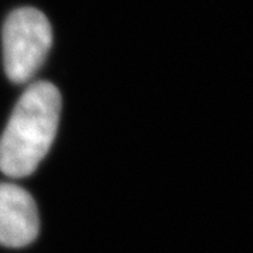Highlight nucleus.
I'll list each match as a JSON object with an SVG mask.
<instances>
[{
	"mask_svg": "<svg viewBox=\"0 0 253 253\" xmlns=\"http://www.w3.org/2000/svg\"><path fill=\"white\" fill-rule=\"evenodd\" d=\"M40 217L27 190L11 183L0 184V245L24 248L36 241Z\"/></svg>",
	"mask_w": 253,
	"mask_h": 253,
	"instance_id": "obj_3",
	"label": "nucleus"
},
{
	"mask_svg": "<svg viewBox=\"0 0 253 253\" xmlns=\"http://www.w3.org/2000/svg\"><path fill=\"white\" fill-rule=\"evenodd\" d=\"M52 45V27L34 7L14 10L3 26L4 71L13 83H26L36 75Z\"/></svg>",
	"mask_w": 253,
	"mask_h": 253,
	"instance_id": "obj_2",
	"label": "nucleus"
},
{
	"mask_svg": "<svg viewBox=\"0 0 253 253\" xmlns=\"http://www.w3.org/2000/svg\"><path fill=\"white\" fill-rule=\"evenodd\" d=\"M62 97L51 82L30 84L21 94L0 138V170L26 177L38 168L54 142Z\"/></svg>",
	"mask_w": 253,
	"mask_h": 253,
	"instance_id": "obj_1",
	"label": "nucleus"
}]
</instances>
